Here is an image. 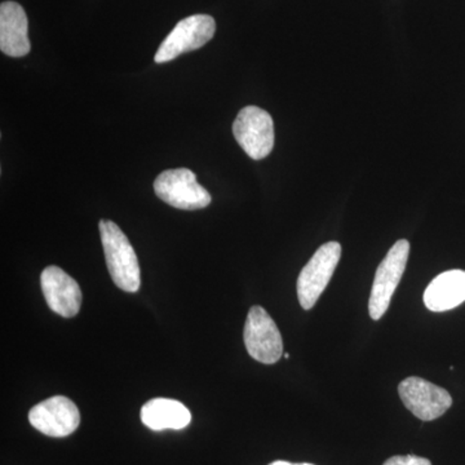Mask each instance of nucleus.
<instances>
[{"label": "nucleus", "mask_w": 465, "mask_h": 465, "mask_svg": "<svg viewBox=\"0 0 465 465\" xmlns=\"http://www.w3.org/2000/svg\"><path fill=\"white\" fill-rule=\"evenodd\" d=\"M99 229L112 280L116 287L125 292H137L142 286V272L130 241L122 229L110 220H101Z\"/></svg>", "instance_id": "1"}, {"label": "nucleus", "mask_w": 465, "mask_h": 465, "mask_svg": "<svg viewBox=\"0 0 465 465\" xmlns=\"http://www.w3.org/2000/svg\"><path fill=\"white\" fill-rule=\"evenodd\" d=\"M154 192L159 200L179 210H202L213 201L210 193L197 182V176L188 168H174L158 174Z\"/></svg>", "instance_id": "2"}, {"label": "nucleus", "mask_w": 465, "mask_h": 465, "mask_svg": "<svg viewBox=\"0 0 465 465\" xmlns=\"http://www.w3.org/2000/svg\"><path fill=\"white\" fill-rule=\"evenodd\" d=\"M341 246L338 242L324 243L302 268L298 280V298L305 311H311L326 290L341 262Z\"/></svg>", "instance_id": "3"}, {"label": "nucleus", "mask_w": 465, "mask_h": 465, "mask_svg": "<svg viewBox=\"0 0 465 465\" xmlns=\"http://www.w3.org/2000/svg\"><path fill=\"white\" fill-rule=\"evenodd\" d=\"M409 241L401 240L394 243L376 271L371 295H370V317L379 321L390 308L391 296L401 282L409 260Z\"/></svg>", "instance_id": "4"}, {"label": "nucleus", "mask_w": 465, "mask_h": 465, "mask_svg": "<svg viewBox=\"0 0 465 465\" xmlns=\"http://www.w3.org/2000/svg\"><path fill=\"white\" fill-rule=\"evenodd\" d=\"M232 134L250 158L260 161L274 148V124L271 114L258 106H246L238 113Z\"/></svg>", "instance_id": "5"}, {"label": "nucleus", "mask_w": 465, "mask_h": 465, "mask_svg": "<svg viewBox=\"0 0 465 465\" xmlns=\"http://www.w3.org/2000/svg\"><path fill=\"white\" fill-rule=\"evenodd\" d=\"M215 32V20L208 15H193L183 18L162 43L154 61L164 64L186 52L200 50L213 38Z\"/></svg>", "instance_id": "6"}, {"label": "nucleus", "mask_w": 465, "mask_h": 465, "mask_svg": "<svg viewBox=\"0 0 465 465\" xmlns=\"http://www.w3.org/2000/svg\"><path fill=\"white\" fill-rule=\"evenodd\" d=\"M243 338L247 351L258 362L273 365L282 357V335L264 308L256 305L250 309Z\"/></svg>", "instance_id": "7"}, {"label": "nucleus", "mask_w": 465, "mask_h": 465, "mask_svg": "<svg viewBox=\"0 0 465 465\" xmlns=\"http://www.w3.org/2000/svg\"><path fill=\"white\" fill-rule=\"evenodd\" d=\"M399 393L406 409L423 421L436 420L452 405L448 391L416 376L401 381Z\"/></svg>", "instance_id": "8"}, {"label": "nucleus", "mask_w": 465, "mask_h": 465, "mask_svg": "<svg viewBox=\"0 0 465 465\" xmlns=\"http://www.w3.org/2000/svg\"><path fill=\"white\" fill-rule=\"evenodd\" d=\"M30 424L50 437H66L81 424V414L72 400L54 396L34 406L29 412Z\"/></svg>", "instance_id": "9"}, {"label": "nucleus", "mask_w": 465, "mask_h": 465, "mask_svg": "<svg viewBox=\"0 0 465 465\" xmlns=\"http://www.w3.org/2000/svg\"><path fill=\"white\" fill-rule=\"evenodd\" d=\"M41 286L48 307L58 316L72 318L81 311L82 291L75 280L58 266L42 272Z\"/></svg>", "instance_id": "10"}, {"label": "nucleus", "mask_w": 465, "mask_h": 465, "mask_svg": "<svg viewBox=\"0 0 465 465\" xmlns=\"http://www.w3.org/2000/svg\"><path fill=\"white\" fill-rule=\"evenodd\" d=\"M27 16L16 2L0 5V50L9 57H24L30 52Z\"/></svg>", "instance_id": "11"}, {"label": "nucleus", "mask_w": 465, "mask_h": 465, "mask_svg": "<svg viewBox=\"0 0 465 465\" xmlns=\"http://www.w3.org/2000/svg\"><path fill=\"white\" fill-rule=\"evenodd\" d=\"M464 302V271H449L437 275L424 292L425 307L432 312L451 311Z\"/></svg>", "instance_id": "12"}, {"label": "nucleus", "mask_w": 465, "mask_h": 465, "mask_svg": "<svg viewBox=\"0 0 465 465\" xmlns=\"http://www.w3.org/2000/svg\"><path fill=\"white\" fill-rule=\"evenodd\" d=\"M142 421L152 430H180L188 427L192 414L182 402L170 399L150 400L142 409Z\"/></svg>", "instance_id": "13"}, {"label": "nucleus", "mask_w": 465, "mask_h": 465, "mask_svg": "<svg viewBox=\"0 0 465 465\" xmlns=\"http://www.w3.org/2000/svg\"><path fill=\"white\" fill-rule=\"evenodd\" d=\"M382 465H432L428 459L415 457V455H397L388 459Z\"/></svg>", "instance_id": "14"}, {"label": "nucleus", "mask_w": 465, "mask_h": 465, "mask_svg": "<svg viewBox=\"0 0 465 465\" xmlns=\"http://www.w3.org/2000/svg\"><path fill=\"white\" fill-rule=\"evenodd\" d=\"M269 465H313V464H307V463H304V464H292V463H289V461H274V463H272V464H269Z\"/></svg>", "instance_id": "15"}]
</instances>
